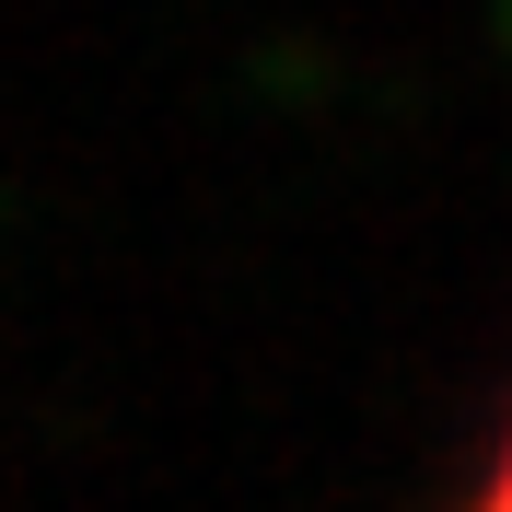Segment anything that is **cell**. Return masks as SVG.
Listing matches in <instances>:
<instances>
[{
    "instance_id": "6da1fadb",
    "label": "cell",
    "mask_w": 512,
    "mask_h": 512,
    "mask_svg": "<svg viewBox=\"0 0 512 512\" xmlns=\"http://www.w3.org/2000/svg\"><path fill=\"white\" fill-rule=\"evenodd\" d=\"M466 512H512V443H501V466H489V489H478Z\"/></svg>"
}]
</instances>
